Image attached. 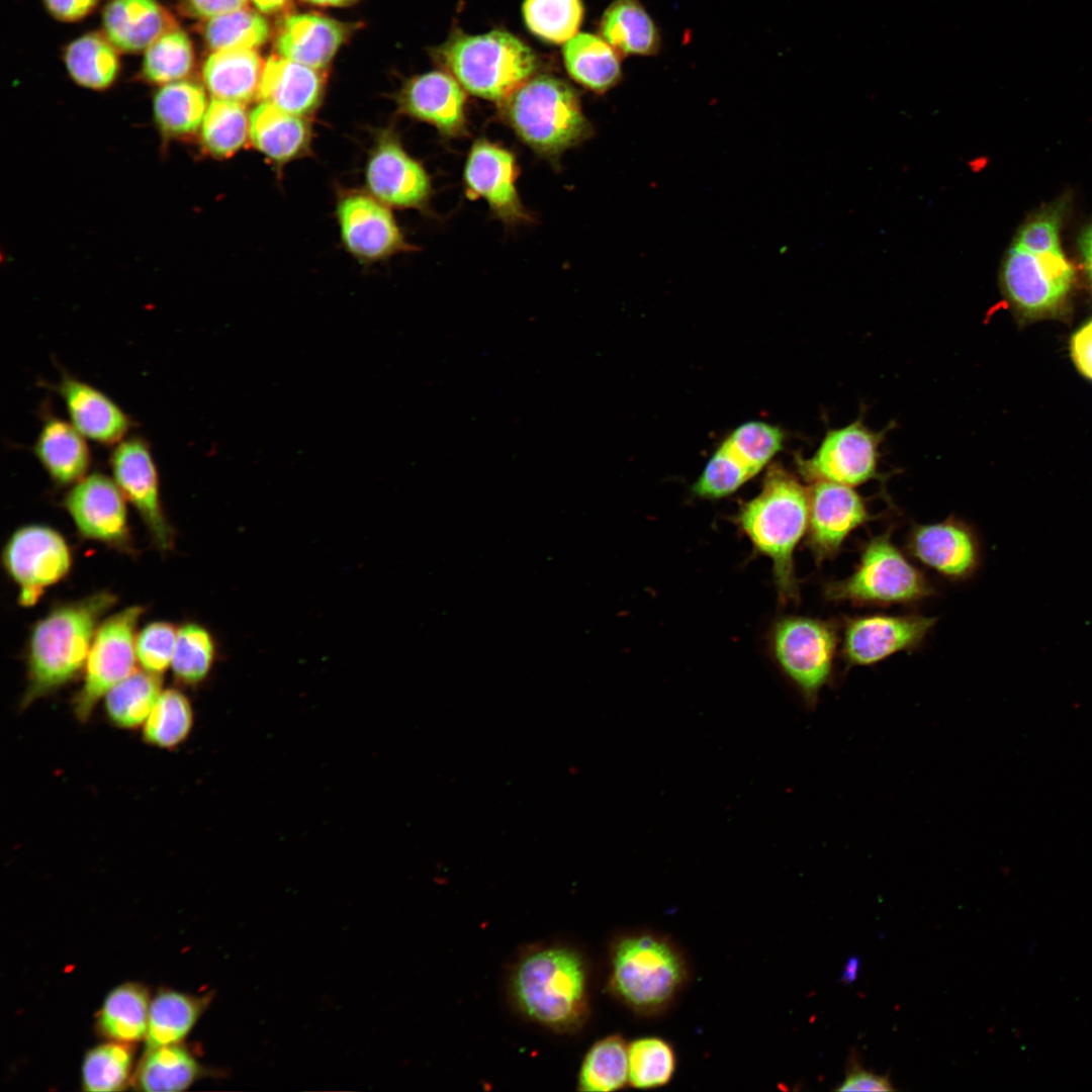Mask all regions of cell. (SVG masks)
Wrapping results in <instances>:
<instances>
[{
	"label": "cell",
	"mask_w": 1092,
	"mask_h": 1092,
	"mask_svg": "<svg viewBox=\"0 0 1092 1092\" xmlns=\"http://www.w3.org/2000/svg\"><path fill=\"white\" fill-rule=\"evenodd\" d=\"M132 1053L125 1042L114 1041L90 1050L82 1065L86 1091H119L128 1082Z\"/></svg>",
	"instance_id": "f6af8a7d"
},
{
	"label": "cell",
	"mask_w": 1092,
	"mask_h": 1092,
	"mask_svg": "<svg viewBox=\"0 0 1092 1092\" xmlns=\"http://www.w3.org/2000/svg\"><path fill=\"white\" fill-rule=\"evenodd\" d=\"M201 1074L192 1055L182 1046L163 1045L147 1051L134 1077L136 1088L148 1092L181 1091Z\"/></svg>",
	"instance_id": "d590c367"
},
{
	"label": "cell",
	"mask_w": 1092,
	"mask_h": 1092,
	"mask_svg": "<svg viewBox=\"0 0 1092 1092\" xmlns=\"http://www.w3.org/2000/svg\"><path fill=\"white\" fill-rule=\"evenodd\" d=\"M348 33L345 23L325 15L293 14L283 20L275 49L281 57L322 70L330 64Z\"/></svg>",
	"instance_id": "603a6c76"
},
{
	"label": "cell",
	"mask_w": 1092,
	"mask_h": 1092,
	"mask_svg": "<svg viewBox=\"0 0 1092 1092\" xmlns=\"http://www.w3.org/2000/svg\"><path fill=\"white\" fill-rule=\"evenodd\" d=\"M783 432L763 422H747L723 442L754 476L782 449Z\"/></svg>",
	"instance_id": "bcb514c9"
},
{
	"label": "cell",
	"mask_w": 1092,
	"mask_h": 1092,
	"mask_svg": "<svg viewBox=\"0 0 1092 1092\" xmlns=\"http://www.w3.org/2000/svg\"><path fill=\"white\" fill-rule=\"evenodd\" d=\"M71 424L86 438L116 445L130 429V419L109 396L91 384L65 375L58 385Z\"/></svg>",
	"instance_id": "7402d4cb"
},
{
	"label": "cell",
	"mask_w": 1092,
	"mask_h": 1092,
	"mask_svg": "<svg viewBox=\"0 0 1092 1092\" xmlns=\"http://www.w3.org/2000/svg\"><path fill=\"white\" fill-rule=\"evenodd\" d=\"M324 78L314 68L279 55L271 56L264 64L259 96L277 108L302 116L320 104Z\"/></svg>",
	"instance_id": "d4e9b609"
},
{
	"label": "cell",
	"mask_w": 1092,
	"mask_h": 1092,
	"mask_svg": "<svg viewBox=\"0 0 1092 1092\" xmlns=\"http://www.w3.org/2000/svg\"><path fill=\"white\" fill-rule=\"evenodd\" d=\"M249 125L250 118L242 103L213 98L201 124L202 149L214 158H230L245 145Z\"/></svg>",
	"instance_id": "74e56055"
},
{
	"label": "cell",
	"mask_w": 1092,
	"mask_h": 1092,
	"mask_svg": "<svg viewBox=\"0 0 1092 1092\" xmlns=\"http://www.w3.org/2000/svg\"><path fill=\"white\" fill-rule=\"evenodd\" d=\"M905 552L912 560L951 582L976 575L982 564V543L976 529L956 516L911 525Z\"/></svg>",
	"instance_id": "5bb4252c"
},
{
	"label": "cell",
	"mask_w": 1092,
	"mask_h": 1092,
	"mask_svg": "<svg viewBox=\"0 0 1092 1092\" xmlns=\"http://www.w3.org/2000/svg\"><path fill=\"white\" fill-rule=\"evenodd\" d=\"M113 480L143 520L161 551L174 546V530L164 512L158 469L149 444L140 437L124 438L110 455Z\"/></svg>",
	"instance_id": "9a60e30c"
},
{
	"label": "cell",
	"mask_w": 1092,
	"mask_h": 1092,
	"mask_svg": "<svg viewBox=\"0 0 1092 1092\" xmlns=\"http://www.w3.org/2000/svg\"><path fill=\"white\" fill-rule=\"evenodd\" d=\"M177 632L172 623L156 621L136 634V660L144 670L162 675L171 666Z\"/></svg>",
	"instance_id": "c3c4849f"
},
{
	"label": "cell",
	"mask_w": 1092,
	"mask_h": 1092,
	"mask_svg": "<svg viewBox=\"0 0 1092 1092\" xmlns=\"http://www.w3.org/2000/svg\"><path fill=\"white\" fill-rule=\"evenodd\" d=\"M676 1069L672 1044L657 1035L638 1037L628 1043V1083L637 1089H654L670 1082Z\"/></svg>",
	"instance_id": "ab89813d"
},
{
	"label": "cell",
	"mask_w": 1092,
	"mask_h": 1092,
	"mask_svg": "<svg viewBox=\"0 0 1092 1092\" xmlns=\"http://www.w3.org/2000/svg\"><path fill=\"white\" fill-rule=\"evenodd\" d=\"M860 967V960L858 956H850L843 968V972L840 977V982L844 985L854 982L858 977V971Z\"/></svg>",
	"instance_id": "11a10c76"
},
{
	"label": "cell",
	"mask_w": 1092,
	"mask_h": 1092,
	"mask_svg": "<svg viewBox=\"0 0 1092 1092\" xmlns=\"http://www.w3.org/2000/svg\"><path fill=\"white\" fill-rule=\"evenodd\" d=\"M753 477L744 464L722 443L695 482L693 491L705 498H720L736 491Z\"/></svg>",
	"instance_id": "7dc6e473"
},
{
	"label": "cell",
	"mask_w": 1092,
	"mask_h": 1092,
	"mask_svg": "<svg viewBox=\"0 0 1092 1092\" xmlns=\"http://www.w3.org/2000/svg\"><path fill=\"white\" fill-rule=\"evenodd\" d=\"M309 3L323 5V6H345L353 3L355 0H305Z\"/></svg>",
	"instance_id": "6f0895ef"
},
{
	"label": "cell",
	"mask_w": 1092,
	"mask_h": 1092,
	"mask_svg": "<svg viewBox=\"0 0 1092 1092\" xmlns=\"http://www.w3.org/2000/svg\"><path fill=\"white\" fill-rule=\"evenodd\" d=\"M216 657V644L204 626L189 622L177 632L171 662L175 679L184 686H198L209 675Z\"/></svg>",
	"instance_id": "60d3db41"
},
{
	"label": "cell",
	"mask_w": 1092,
	"mask_h": 1092,
	"mask_svg": "<svg viewBox=\"0 0 1092 1092\" xmlns=\"http://www.w3.org/2000/svg\"><path fill=\"white\" fill-rule=\"evenodd\" d=\"M162 689L161 675L134 670L104 697L105 714L116 728L132 730L144 725Z\"/></svg>",
	"instance_id": "1f68e13d"
},
{
	"label": "cell",
	"mask_w": 1092,
	"mask_h": 1092,
	"mask_svg": "<svg viewBox=\"0 0 1092 1092\" xmlns=\"http://www.w3.org/2000/svg\"><path fill=\"white\" fill-rule=\"evenodd\" d=\"M523 15L536 36L551 43H561L577 32L583 18V6L581 0H525Z\"/></svg>",
	"instance_id": "ee69618b"
},
{
	"label": "cell",
	"mask_w": 1092,
	"mask_h": 1092,
	"mask_svg": "<svg viewBox=\"0 0 1092 1092\" xmlns=\"http://www.w3.org/2000/svg\"><path fill=\"white\" fill-rule=\"evenodd\" d=\"M1064 202L1029 217L1014 236L1000 270L1004 297L1022 318H1042L1066 306L1075 270L1061 247Z\"/></svg>",
	"instance_id": "6da1fadb"
},
{
	"label": "cell",
	"mask_w": 1092,
	"mask_h": 1092,
	"mask_svg": "<svg viewBox=\"0 0 1092 1092\" xmlns=\"http://www.w3.org/2000/svg\"><path fill=\"white\" fill-rule=\"evenodd\" d=\"M836 1091H895L888 1075H878L862 1068L856 1053L849 1056L845 1078Z\"/></svg>",
	"instance_id": "681fc988"
},
{
	"label": "cell",
	"mask_w": 1092,
	"mask_h": 1092,
	"mask_svg": "<svg viewBox=\"0 0 1092 1092\" xmlns=\"http://www.w3.org/2000/svg\"><path fill=\"white\" fill-rule=\"evenodd\" d=\"M628 1083V1042L620 1034L596 1041L582 1061L578 1089L585 1092H611Z\"/></svg>",
	"instance_id": "8d00e7d4"
},
{
	"label": "cell",
	"mask_w": 1092,
	"mask_h": 1092,
	"mask_svg": "<svg viewBox=\"0 0 1092 1092\" xmlns=\"http://www.w3.org/2000/svg\"><path fill=\"white\" fill-rule=\"evenodd\" d=\"M248 0H185V9L194 17L211 18L246 8Z\"/></svg>",
	"instance_id": "f5cc1de1"
},
{
	"label": "cell",
	"mask_w": 1092,
	"mask_h": 1092,
	"mask_svg": "<svg viewBox=\"0 0 1092 1092\" xmlns=\"http://www.w3.org/2000/svg\"><path fill=\"white\" fill-rule=\"evenodd\" d=\"M690 977L684 950L661 932L629 931L611 945L608 988L640 1017L659 1016L670 1009Z\"/></svg>",
	"instance_id": "277c9868"
},
{
	"label": "cell",
	"mask_w": 1092,
	"mask_h": 1092,
	"mask_svg": "<svg viewBox=\"0 0 1092 1092\" xmlns=\"http://www.w3.org/2000/svg\"><path fill=\"white\" fill-rule=\"evenodd\" d=\"M116 602L112 593L97 592L54 607L33 625L26 648L21 710L79 675L103 616Z\"/></svg>",
	"instance_id": "7a4b0ae2"
},
{
	"label": "cell",
	"mask_w": 1092,
	"mask_h": 1092,
	"mask_svg": "<svg viewBox=\"0 0 1092 1092\" xmlns=\"http://www.w3.org/2000/svg\"><path fill=\"white\" fill-rule=\"evenodd\" d=\"M263 67L253 49L215 51L204 62L202 79L214 98L243 104L259 96Z\"/></svg>",
	"instance_id": "4316f807"
},
{
	"label": "cell",
	"mask_w": 1092,
	"mask_h": 1092,
	"mask_svg": "<svg viewBox=\"0 0 1092 1092\" xmlns=\"http://www.w3.org/2000/svg\"><path fill=\"white\" fill-rule=\"evenodd\" d=\"M888 429L871 430L857 419L826 432L816 452L800 458L802 476L810 483L827 481L858 486L880 476V447Z\"/></svg>",
	"instance_id": "4fadbf2b"
},
{
	"label": "cell",
	"mask_w": 1092,
	"mask_h": 1092,
	"mask_svg": "<svg viewBox=\"0 0 1092 1092\" xmlns=\"http://www.w3.org/2000/svg\"><path fill=\"white\" fill-rule=\"evenodd\" d=\"M499 107L503 119L517 136L536 154L552 161L593 133L576 91L553 76L531 77Z\"/></svg>",
	"instance_id": "8992f818"
},
{
	"label": "cell",
	"mask_w": 1092,
	"mask_h": 1092,
	"mask_svg": "<svg viewBox=\"0 0 1092 1092\" xmlns=\"http://www.w3.org/2000/svg\"><path fill=\"white\" fill-rule=\"evenodd\" d=\"M194 722L190 700L178 689L163 690L143 725L144 741L162 749H175L189 736Z\"/></svg>",
	"instance_id": "f35d334b"
},
{
	"label": "cell",
	"mask_w": 1092,
	"mask_h": 1092,
	"mask_svg": "<svg viewBox=\"0 0 1092 1092\" xmlns=\"http://www.w3.org/2000/svg\"><path fill=\"white\" fill-rule=\"evenodd\" d=\"M512 993L528 1018L555 1031L576 1030L588 1015L585 964L567 947H543L524 956L512 976Z\"/></svg>",
	"instance_id": "5b68a950"
},
{
	"label": "cell",
	"mask_w": 1092,
	"mask_h": 1092,
	"mask_svg": "<svg viewBox=\"0 0 1092 1092\" xmlns=\"http://www.w3.org/2000/svg\"><path fill=\"white\" fill-rule=\"evenodd\" d=\"M65 64L80 86L103 90L112 85L119 72L116 48L100 33H86L66 49Z\"/></svg>",
	"instance_id": "836d02e7"
},
{
	"label": "cell",
	"mask_w": 1092,
	"mask_h": 1092,
	"mask_svg": "<svg viewBox=\"0 0 1092 1092\" xmlns=\"http://www.w3.org/2000/svg\"><path fill=\"white\" fill-rule=\"evenodd\" d=\"M519 168L513 152L486 139L476 140L468 153L463 182L468 198L484 199L493 215L508 224L531 220L516 187Z\"/></svg>",
	"instance_id": "ac0fdd59"
},
{
	"label": "cell",
	"mask_w": 1092,
	"mask_h": 1092,
	"mask_svg": "<svg viewBox=\"0 0 1092 1092\" xmlns=\"http://www.w3.org/2000/svg\"><path fill=\"white\" fill-rule=\"evenodd\" d=\"M194 58L189 36L183 30L174 28L147 49L142 75L153 84L165 85L179 81L191 72Z\"/></svg>",
	"instance_id": "7bdbcfd3"
},
{
	"label": "cell",
	"mask_w": 1092,
	"mask_h": 1092,
	"mask_svg": "<svg viewBox=\"0 0 1092 1092\" xmlns=\"http://www.w3.org/2000/svg\"><path fill=\"white\" fill-rule=\"evenodd\" d=\"M827 602L855 607L913 606L936 595L930 579L893 541V527L859 546L852 572L824 583Z\"/></svg>",
	"instance_id": "ba28073f"
},
{
	"label": "cell",
	"mask_w": 1092,
	"mask_h": 1092,
	"mask_svg": "<svg viewBox=\"0 0 1092 1092\" xmlns=\"http://www.w3.org/2000/svg\"><path fill=\"white\" fill-rule=\"evenodd\" d=\"M106 37L119 51L138 53L177 28L170 12L157 0H110L102 13Z\"/></svg>",
	"instance_id": "cb8c5ba5"
},
{
	"label": "cell",
	"mask_w": 1092,
	"mask_h": 1092,
	"mask_svg": "<svg viewBox=\"0 0 1092 1092\" xmlns=\"http://www.w3.org/2000/svg\"><path fill=\"white\" fill-rule=\"evenodd\" d=\"M563 59L572 79L597 93L607 92L622 78L620 54L595 34H575L565 43Z\"/></svg>",
	"instance_id": "f546056e"
},
{
	"label": "cell",
	"mask_w": 1092,
	"mask_h": 1092,
	"mask_svg": "<svg viewBox=\"0 0 1092 1092\" xmlns=\"http://www.w3.org/2000/svg\"><path fill=\"white\" fill-rule=\"evenodd\" d=\"M207 106L205 91L198 83L171 82L162 85L155 94V123L165 136L188 138L202 124Z\"/></svg>",
	"instance_id": "4dcf8cb0"
},
{
	"label": "cell",
	"mask_w": 1092,
	"mask_h": 1092,
	"mask_svg": "<svg viewBox=\"0 0 1092 1092\" xmlns=\"http://www.w3.org/2000/svg\"><path fill=\"white\" fill-rule=\"evenodd\" d=\"M937 620L916 612L843 616L839 619L840 658L848 669L913 652L922 646Z\"/></svg>",
	"instance_id": "8fae6325"
},
{
	"label": "cell",
	"mask_w": 1092,
	"mask_h": 1092,
	"mask_svg": "<svg viewBox=\"0 0 1092 1092\" xmlns=\"http://www.w3.org/2000/svg\"><path fill=\"white\" fill-rule=\"evenodd\" d=\"M1070 353L1077 370L1092 381V318L1071 337Z\"/></svg>",
	"instance_id": "f907efd6"
},
{
	"label": "cell",
	"mask_w": 1092,
	"mask_h": 1092,
	"mask_svg": "<svg viewBox=\"0 0 1092 1092\" xmlns=\"http://www.w3.org/2000/svg\"><path fill=\"white\" fill-rule=\"evenodd\" d=\"M806 543L816 563L835 558L848 537L875 520L866 499L851 486L817 481L808 488Z\"/></svg>",
	"instance_id": "2e32d148"
},
{
	"label": "cell",
	"mask_w": 1092,
	"mask_h": 1092,
	"mask_svg": "<svg viewBox=\"0 0 1092 1092\" xmlns=\"http://www.w3.org/2000/svg\"><path fill=\"white\" fill-rule=\"evenodd\" d=\"M249 135L253 146L267 158L285 163L303 154L310 142V128L298 115L262 102L250 114Z\"/></svg>",
	"instance_id": "83f0119b"
},
{
	"label": "cell",
	"mask_w": 1092,
	"mask_h": 1092,
	"mask_svg": "<svg viewBox=\"0 0 1092 1092\" xmlns=\"http://www.w3.org/2000/svg\"><path fill=\"white\" fill-rule=\"evenodd\" d=\"M72 552L66 539L43 525L18 528L8 538L2 563L9 577L18 585V602L34 605L44 589L63 580L72 567Z\"/></svg>",
	"instance_id": "7c38bea8"
},
{
	"label": "cell",
	"mask_w": 1092,
	"mask_h": 1092,
	"mask_svg": "<svg viewBox=\"0 0 1092 1092\" xmlns=\"http://www.w3.org/2000/svg\"><path fill=\"white\" fill-rule=\"evenodd\" d=\"M433 57L465 91L497 103L533 77L538 66L531 48L503 30L477 35L455 31Z\"/></svg>",
	"instance_id": "52a82bcc"
},
{
	"label": "cell",
	"mask_w": 1092,
	"mask_h": 1092,
	"mask_svg": "<svg viewBox=\"0 0 1092 1092\" xmlns=\"http://www.w3.org/2000/svg\"><path fill=\"white\" fill-rule=\"evenodd\" d=\"M33 452L58 485H73L87 475L91 463L86 438L71 422L56 417L43 422Z\"/></svg>",
	"instance_id": "484cf974"
},
{
	"label": "cell",
	"mask_w": 1092,
	"mask_h": 1092,
	"mask_svg": "<svg viewBox=\"0 0 1092 1092\" xmlns=\"http://www.w3.org/2000/svg\"><path fill=\"white\" fill-rule=\"evenodd\" d=\"M770 649L780 669L813 708L822 690L834 679L840 657V622L807 616H785L770 632Z\"/></svg>",
	"instance_id": "9c48e42d"
},
{
	"label": "cell",
	"mask_w": 1092,
	"mask_h": 1092,
	"mask_svg": "<svg viewBox=\"0 0 1092 1092\" xmlns=\"http://www.w3.org/2000/svg\"><path fill=\"white\" fill-rule=\"evenodd\" d=\"M337 216L344 245L359 260L375 262L408 248L391 211L374 196L344 195Z\"/></svg>",
	"instance_id": "ffe728a7"
},
{
	"label": "cell",
	"mask_w": 1092,
	"mask_h": 1092,
	"mask_svg": "<svg viewBox=\"0 0 1092 1092\" xmlns=\"http://www.w3.org/2000/svg\"><path fill=\"white\" fill-rule=\"evenodd\" d=\"M208 48L215 51L255 49L270 35L267 20L259 13L242 8L208 18L202 29Z\"/></svg>",
	"instance_id": "b9f144b4"
},
{
	"label": "cell",
	"mask_w": 1092,
	"mask_h": 1092,
	"mask_svg": "<svg viewBox=\"0 0 1092 1092\" xmlns=\"http://www.w3.org/2000/svg\"><path fill=\"white\" fill-rule=\"evenodd\" d=\"M808 520V488L779 466L768 470L760 491L736 516L737 526L753 548L770 559L779 601L784 605L800 599L794 554L807 535Z\"/></svg>",
	"instance_id": "3957f363"
},
{
	"label": "cell",
	"mask_w": 1092,
	"mask_h": 1092,
	"mask_svg": "<svg viewBox=\"0 0 1092 1092\" xmlns=\"http://www.w3.org/2000/svg\"><path fill=\"white\" fill-rule=\"evenodd\" d=\"M143 606H130L102 621L88 653L80 690L72 701L77 720H90L96 705L135 668L138 623Z\"/></svg>",
	"instance_id": "30bf717a"
},
{
	"label": "cell",
	"mask_w": 1092,
	"mask_h": 1092,
	"mask_svg": "<svg viewBox=\"0 0 1092 1092\" xmlns=\"http://www.w3.org/2000/svg\"><path fill=\"white\" fill-rule=\"evenodd\" d=\"M100 0H43L44 6L55 18L72 22L77 21L96 7Z\"/></svg>",
	"instance_id": "816d5d0a"
},
{
	"label": "cell",
	"mask_w": 1092,
	"mask_h": 1092,
	"mask_svg": "<svg viewBox=\"0 0 1092 1092\" xmlns=\"http://www.w3.org/2000/svg\"><path fill=\"white\" fill-rule=\"evenodd\" d=\"M125 502L113 478L95 472L72 485L64 507L82 537L129 553L132 540Z\"/></svg>",
	"instance_id": "e0dca14e"
},
{
	"label": "cell",
	"mask_w": 1092,
	"mask_h": 1092,
	"mask_svg": "<svg viewBox=\"0 0 1092 1092\" xmlns=\"http://www.w3.org/2000/svg\"><path fill=\"white\" fill-rule=\"evenodd\" d=\"M207 1002L204 998L174 991L159 993L150 1004L147 1049L175 1044L182 1040Z\"/></svg>",
	"instance_id": "e575fe53"
},
{
	"label": "cell",
	"mask_w": 1092,
	"mask_h": 1092,
	"mask_svg": "<svg viewBox=\"0 0 1092 1092\" xmlns=\"http://www.w3.org/2000/svg\"><path fill=\"white\" fill-rule=\"evenodd\" d=\"M150 1004L143 987L121 985L106 997L98 1015V1029L114 1041L140 1040L147 1034Z\"/></svg>",
	"instance_id": "d6a6232c"
},
{
	"label": "cell",
	"mask_w": 1092,
	"mask_h": 1092,
	"mask_svg": "<svg viewBox=\"0 0 1092 1092\" xmlns=\"http://www.w3.org/2000/svg\"><path fill=\"white\" fill-rule=\"evenodd\" d=\"M365 177L371 194L385 205L423 209L432 195L426 169L390 133L380 136L372 150Z\"/></svg>",
	"instance_id": "d6986e66"
},
{
	"label": "cell",
	"mask_w": 1092,
	"mask_h": 1092,
	"mask_svg": "<svg viewBox=\"0 0 1092 1092\" xmlns=\"http://www.w3.org/2000/svg\"><path fill=\"white\" fill-rule=\"evenodd\" d=\"M1079 245L1083 267L1092 285V223L1082 234Z\"/></svg>",
	"instance_id": "db71d44e"
},
{
	"label": "cell",
	"mask_w": 1092,
	"mask_h": 1092,
	"mask_svg": "<svg viewBox=\"0 0 1092 1092\" xmlns=\"http://www.w3.org/2000/svg\"><path fill=\"white\" fill-rule=\"evenodd\" d=\"M600 31L624 56H654L661 47L659 30L639 0H615L603 14Z\"/></svg>",
	"instance_id": "f1b7e54d"
},
{
	"label": "cell",
	"mask_w": 1092,
	"mask_h": 1092,
	"mask_svg": "<svg viewBox=\"0 0 1092 1092\" xmlns=\"http://www.w3.org/2000/svg\"><path fill=\"white\" fill-rule=\"evenodd\" d=\"M397 101L404 114L430 123L445 138L467 133L465 90L448 72L433 71L412 78Z\"/></svg>",
	"instance_id": "44dd1931"
},
{
	"label": "cell",
	"mask_w": 1092,
	"mask_h": 1092,
	"mask_svg": "<svg viewBox=\"0 0 1092 1092\" xmlns=\"http://www.w3.org/2000/svg\"><path fill=\"white\" fill-rule=\"evenodd\" d=\"M255 6L264 13H275L284 10L291 0H252Z\"/></svg>",
	"instance_id": "9f6ffc18"
}]
</instances>
